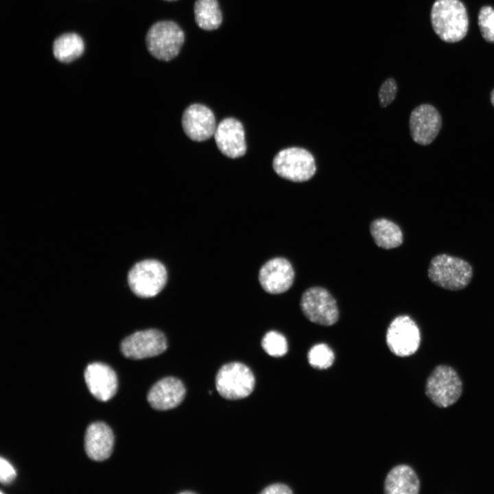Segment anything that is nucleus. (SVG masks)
Returning <instances> with one entry per match:
<instances>
[{"label": "nucleus", "mask_w": 494, "mask_h": 494, "mask_svg": "<svg viewBox=\"0 0 494 494\" xmlns=\"http://www.w3.org/2000/svg\"><path fill=\"white\" fill-rule=\"evenodd\" d=\"M441 126L440 115L436 108L430 104L419 105L410 114V134L414 141L419 145L430 144L438 135Z\"/></svg>", "instance_id": "obj_11"}, {"label": "nucleus", "mask_w": 494, "mask_h": 494, "mask_svg": "<svg viewBox=\"0 0 494 494\" xmlns=\"http://www.w3.org/2000/svg\"><path fill=\"white\" fill-rule=\"evenodd\" d=\"M491 102L493 106H494V89L491 93Z\"/></svg>", "instance_id": "obj_28"}, {"label": "nucleus", "mask_w": 494, "mask_h": 494, "mask_svg": "<svg viewBox=\"0 0 494 494\" xmlns=\"http://www.w3.org/2000/svg\"><path fill=\"white\" fill-rule=\"evenodd\" d=\"M185 393V387L179 379L167 377L152 386L147 398L154 409L167 410L177 407L184 399Z\"/></svg>", "instance_id": "obj_16"}, {"label": "nucleus", "mask_w": 494, "mask_h": 494, "mask_svg": "<svg viewBox=\"0 0 494 494\" xmlns=\"http://www.w3.org/2000/svg\"><path fill=\"white\" fill-rule=\"evenodd\" d=\"M462 385L456 371L447 365L437 366L425 384V394L439 408L454 404L462 394Z\"/></svg>", "instance_id": "obj_5"}, {"label": "nucleus", "mask_w": 494, "mask_h": 494, "mask_svg": "<svg viewBox=\"0 0 494 494\" xmlns=\"http://www.w3.org/2000/svg\"><path fill=\"white\" fill-rule=\"evenodd\" d=\"M193 11L197 25L204 30H216L222 22L217 0H196Z\"/></svg>", "instance_id": "obj_21"}, {"label": "nucleus", "mask_w": 494, "mask_h": 494, "mask_svg": "<svg viewBox=\"0 0 494 494\" xmlns=\"http://www.w3.org/2000/svg\"><path fill=\"white\" fill-rule=\"evenodd\" d=\"M185 41V34L176 23L163 21L153 24L145 37L147 48L158 60L169 61L179 54Z\"/></svg>", "instance_id": "obj_3"}, {"label": "nucleus", "mask_w": 494, "mask_h": 494, "mask_svg": "<svg viewBox=\"0 0 494 494\" xmlns=\"http://www.w3.org/2000/svg\"><path fill=\"white\" fill-rule=\"evenodd\" d=\"M272 167L280 177L296 183L307 181L316 171L313 155L298 147L285 148L278 152L273 159Z\"/></svg>", "instance_id": "obj_4"}, {"label": "nucleus", "mask_w": 494, "mask_h": 494, "mask_svg": "<svg viewBox=\"0 0 494 494\" xmlns=\"http://www.w3.org/2000/svg\"><path fill=\"white\" fill-rule=\"evenodd\" d=\"M167 347L164 334L153 329L137 331L126 338L121 344L123 355L133 360L158 355L163 353Z\"/></svg>", "instance_id": "obj_10"}, {"label": "nucleus", "mask_w": 494, "mask_h": 494, "mask_svg": "<svg viewBox=\"0 0 494 494\" xmlns=\"http://www.w3.org/2000/svg\"><path fill=\"white\" fill-rule=\"evenodd\" d=\"M397 86L393 78L387 79L380 86L379 90V100L381 107L390 104L395 98Z\"/></svg>", "instance_id": "obj_25"}, {"label": "nucleus", "mask_w": 494, "mask_h": 494, "mask_svg": "<svg viewBox=\"0 0 494 494\" xmlns=\"http://www.w3.org/2000/svg\"><path fill=\"white\" fill-rule=\"evenodd\" d=\"M167 279L165 266L158 261L146 259L137 263L129 271L128 282L132 292L142 298L157 295Z\"/></svg>", "instance_id": "obj_7"}, {"label": "nucleus", "mask_w": 494, "mask_h": 494, "mask_svg": "<svg viewBox=\"0 0 494 494\" xmlns=\"http://www.w3.org/2000/svg\"><path fill=\"white\" fill-rule=\"evenodd\" d=\"M180 494H184V493H194V492L185 491L180 492Z\"/></svg>", "instance_id": "obj_29"}, {"label": "nucleus", "mask_w": 494, "mask_h": 494, "mask_svg": "<svg viewBox=\"0 0 494 494\" xmlns=\"http://www.w3.org/2000/svg\"><path fill=\"white\" fill-rule=\"evenodd\" d=\"M432 28L446 43H456L467 35L469 19L467 9L460 0H436L430 12Z\"/></svg>", "instance_id": "obj_1"}, {"label": "nucleus", "mask_w": 494, "mask_h": 494, "mask_svg": "<svg viewBox=\"0 0 494 494\" xmlns=\"http://www.w3.org/2000/svg\"><path fill=\"white\" fill-rule=\"evenodd\" d=\"M214 138L219 150L226 156L236 158L246 151L244 130L236 119L228 117L217 126Z\"/></svg>", "instance_id": "obj_14"}, {"label": "nucleus", "mask_w": 494, "mask_h": 494, "mask_svg": "<svg viewBox=\"0 0 494 494\" xmlns=\"http://www.w3.org/2000/svg\"><path fill=\"white\" fill-rule=\"evenodd\" d=\"M165 1H175V0H165Z\"/></svg>", "instance_id": "obj_30"}, {"label": "nucleus", "mask_w": 494, "mask_h": 494, "mask_svg": "<svg viewBox=\"0 0 494 494\" xmlns=\"http://www.w3.org/2000/svg\"><path fill=\"white\" fill-rule=\"evenodd\" d=\"M307 357L309 364L318 369L330 367L335 358L331 349L323 343L313 346L308 352Z\"/></svg>", "instance_id": "obj_22"}, {"label": "nucleus", "mask_w": 494, "mask_h": 494, "mask_svg": "<svg viewBox=\"0 0 494 494\" xmlns=\"http://www.w3.org/2000/svg\"><path fill=\"white\" fill-rule=\"evenodd\" d=\"M427 276L438 287L457 291L465 288L469 284L473 277V269L464 259L447 254H439L431 259Z\"/></svg>", "instance_id": "obj_2"}, {"label": "nucleus", "mask_w": 494, "mask_h": 494, "mask_svg": "<svg viewBox=\"0 0 494 494\" xmlns=\"http://www.w3.org/2000/svg\"><path fill=\"white\" fill-rule=\"evenodd\" d=\"M419 490V479L408 465H397L386 475L384 491L387 494H416Z\"/></svg>", "instance_id": "obj_18"}, {"label": "nucleus", "mask_w": 494, "mask_h": 494, "mask_svg": "<svg viewBox=\"0 0 494 494\" xmlns=\"http://www.w3.org/2000/svg\"><path fill=\"white\" fill-rule=\"evenodd\" d=\"M82 38L75 33H65L57 37L52 46L54 56L61 62L68 63L79 58L84 52Z\"/></svg>", "instance_id": "obj_20"}, {"label": "nucleus", "mask_w": 494, "mask_h": 494, "mask_svg": "<svg viewBox=\"0 0 494 494\" xmlns=\"http://www.w3.org/2000/svg\"><path fill=\"white\" fill-rule=\"evenodd\" d=\"M478 24L483 38L494 43V9L491 6L484 5L480 9Z\"/></svg>", "instance_id": "obj_24"}, {"label": "nucleus", "mask_w": 494, "mask_h": 494, "mask_svg": "<svg viewBox=\"0 0 494 494\" xmlns=\"http://www.w3.org/2000/svg\"><path fill=\"white\" fill-rule=\"evenodd\" d=\"M370 232L377 246L384 249L397 248L403 242L400 228L387 219L380 218L373 221L370 225Z\"/></svg>", "instance_id": "obj_19"}, {"label": "nucleus", "mask_w": 494, "mask_h": 494, "mask_svg": "<svg viewBox=\"0 0 494 494\" xmlns=\"http://www.w3.org/2000/svg\"><path fill=\"white\" fill-rule=\"evenodd\" d=\"M294 271L290 262L285 258L277 257L267 261L260 269L259 283L263 289L273 294L286 292L292 286Z\"/></svg>", "instance_id": "obj_13"}, {"label": "nucleus", "mask_w": 494, "mask_h": 494, "mask_svg": "<svg viewBox=\"0 0 494 494\" xmlns=\"http://www.w3.org/2000/svg\"><path fill=\"white\" fill-rule=\"evenodd\" d=\"M421 333L416 322L408 316L395 318L386 332V343L392 353L399 357L415 353L421 344Z\"/></svg>", "instance_id": "obj_9"}, {"label": "nucleus", "mask_w": 494, "mask_h": 494, "mask_svg": "<svg viewBox=\"0 0 494 494\" xmlns=\"http://www.w3.org/2000/svg\"><path fill=\"white\" fill-rule=\"evenodd\" d=\"M261 494H290L292 493L291 489L283 484H273L266 487Z\"/></svg>", "instance_id": "obj_27"}, {"label": "nucleus", "mask_w": 494, "mask_h": 494, "mask_svg": "<svg viewBox=\"0 0 494 494\" xmlns=\"http://www.w3.org/2000/svg\"><path fill=\"white\" fill-rule=\"evenodd\" d=\"M182 126L186 135L195 141H203L214 136L217 126L213 112L206 106L194 104L184 111Z\"/></svg>", "instance_id": "obj_12"}, {"label": "nucleus", "mask_w": 494, "mask_h": 494, "mask_svg": "<svg viewBox=\"0 0 494 494\" xmlns=\"http://www.w3.org/2000/svg\"><path fill=\"white\" fill-rule=\"evenodd\" d=\"M255 379L252 370L241 362L223 365L215 377L218 393L226 399H240L248 397L253 390Z\"/></svg>", "instance_id": "obj_6"}, {"label": "nucleus", "mask_w": 494, "mask_h": 494, "mask_svg": "<svg viewBox=\"0 0 494 494\" xmlns=\"http://www.w3.org/2000/svg\"><path fill=\"white\" fill-rule=\"evenodd\" d=\"M84 379L90 392L99 401H106L117 392L116 373L105 364L94 362L89 364L84 370Z\"/></svg>", "instance_id": "obj_15"}, {"label": "nucleus", "mask_w": 494, "mask_h": 494, "mask_svg": "<svg viewBox=\"0 0 494 494\" xmlns=\"http://www.w3.org/2000/svg\"><path fill=\"white\" fill-rule=\"evenodd\" d=\"M114 435L108 425L102 422L91 423L86 429L84 448L87 456L93 460L108 458L113 451Z\"/></svg>", "instance_id": "obj_17"}, {"label": "nucleus", "mask_w": 494, "mask_h": 494, "mask_svg": "<svg viewBox=\"0 0 494 494\" xmlns=\"http://www.w3.org/2000/svg\"><path fill=\"white\" fill-rule=\"evenodd\" d=\"M300 305L305 316L314 323L330 326L338 320L336 302L331 294L322 287L307 289L302 295Z\"/></svg>", "instance_id": "obj_8"}, {"label": "nucleus", "mask_w": 494, "mask_h": 494, "mask_svg": "<svg viewBox=\"0 0 494 494\" xmlns=\"http://www.w3.org/2000/svg\"><path fill=\"white\" fill-rule=\"evenodd\" d=\"M16 471L12 464L3 458L0 459V481L3 484L12 482L16 478Z\"/></svg>", "instance_id": "obj_26"}, {"label": "nucleus", "mask_w": 494, "mask_h": 494, "mask_svg": "<svg viewBox=\"0 0 494 494\" xmlns=\"http://www.w3.org/2000/svg\"><path fill=\"white\" fill-rule=\"evenodd\" d=\"M261 346L263 350L272 357H281L287 351L285 338L275 331H270L264 336Z\"/></svg>", "instance_id": "obj_23"}]
</instances>
